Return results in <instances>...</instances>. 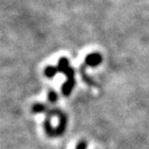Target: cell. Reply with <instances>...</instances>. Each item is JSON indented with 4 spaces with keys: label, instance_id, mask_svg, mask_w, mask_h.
<instances>
[{
    "label": "cell",
    "instance_id": "3",
    "mask_svg": "<svg viewBox=\"0 0 149 149\" xmlns=\"http://www.w3.org/2000/svg\"><path fill=\"white\" fill-rule=\"evenodd\" d=\"M58 73V68L57 67H53V66H47L45 69V76L49 79H52L56 74Z\"/></svg>",
    "mask_w": 149,
    "mask_h": 149
},
{
    "label": "cell",
    "instance_id": "2",
    "mask_svg": "<svg viewBox=\"0 0 149 149\" xmlns=\"http://www.w3.org/2000/svg\"><path fill=\"white\" fill-rule=\"evenodd\" d=\"M102 61H103V56L99 52H94L86 55V57L84 59V65L88 67H96L102 63Z\"/></svg>",
    "mask_w": 149,
    "mask_h": 149
},
{
    "label": "cell",
    "instance_id": "1",
    "mask_svg": "<svg viewBox=\"0 0 149 149\" xmlns=\"http://www.w3.org/2000/svg\"><path fill=\"white\" fill-rule=\"evenodd\" d=\"M58 73H63L67 76V81L64 83V85L61 87L62 94L64 96H70L71 92L76 84V79H74V71L72 67L69 65V60L66 57H62L58 61Z\"/></svg>",
    "mask_w": 149,
    "mask_h": 149
},
{
    "label": "cell",
    "instance_id": "4",
    "mask_svg": "<svg viewBox=\"0 0 149 149\" xmlns=\"http://www.w3.org/2000/svg\"><path fill=\"white\" fill-rule=\"evenodd\" d=\"M49 102L52 103V104H54V103L57 102L58 96H57V94H56L55 91L49 90Z\"/></svg>",
    "mask_w": 149,
    "mask_h": 149
}]
</instances>
